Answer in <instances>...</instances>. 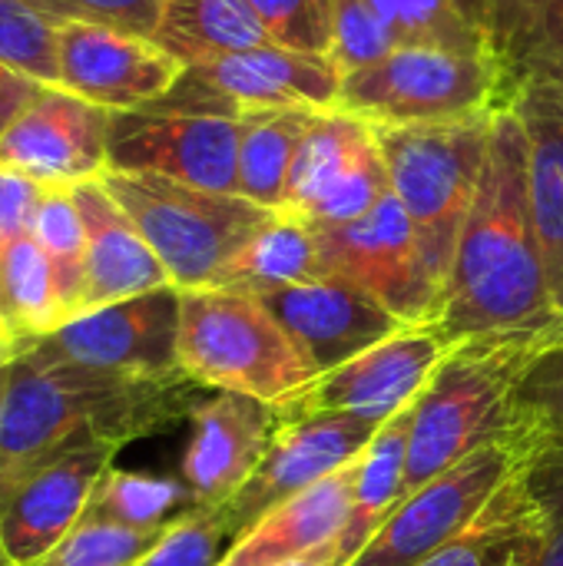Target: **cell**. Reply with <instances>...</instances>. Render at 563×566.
<instances>
[{
  "label": "cell",
  "mask_w": 563,
  "mask_h": 566,
  "mask_svg": "<svg viewBox=\"0 0 563 566\" xmlns=\"http://www.w3.org/2000/svg\"><path fill=\"white\" fill-rule=\"evenodd\" d=\"M202 391L186 371L123 375L17 355L0 401V488L70 451L149 438L189 418Z\"/></svg>",
  "instance_id": "cell-1"
},
{
  "label": "cell",
  "mask_w": 563,
  "mask_h": 566,
  "mask_svg": "<svg viewBox=\"0 0 563 566\" xmlns=\"http://www.w3.org/2000/svg\"><path fill=\"white\" fill-rule=\"evenodd\" d=\"M544 255L528 189V136L511 106L494 113L491 149L458 239L438 328L458 338L551 322Z\"/></svg>",
  "instance_id": "cell-2"
},
{
  "label": "cell",
  "mask_w": 563,
  "mask_h": 566,
  "mask_svg": "<svg viewBox=\"0 0 563 566\" xmlns=\"http://www.w3.org/2000/svg\"><path fill=\"white\" fill-rule=\"evenodd\" d=\"M557 345H563V315L458 338L415 405L405 491L425 488L431 478L501 438L514 424L528 375Z\"/></svg>",
  "instance_id": "cell-3"
},
{
  "label": "cell",
  "mask_w": 563,
  "mask_h": 566,
  "mask_svg": "<svg viewBox=\"0 0 563 566\" xmlns=\"http://www.w3.org/2000/svg\"><path fill=\"white\" fill-rule=\"evenodd\" d=\"M494 113L451 123L372 126L388 169L392 192L402 199L415 226L418 249L428 279L441 292V305L458 239L475 206L481 172L488 163Z\"/></svg>",
  "instance_id": "cell-4"
},
{
  "label": "cell",
  "mask_w": 563,
  "mask_h": 566,
  "mask_svg": "<svg viewBox=\"0 0 563 566\" xmlns=\"http://www.w3.org/2000/svg\"><path fill=\"white\" fill-rule=\"evenodd\" d=\"M100 182L143 232L179 292L219 289L232 259L275 219L272 209L246 196L209 192L153 172L106 169Z\"/></svg>",
  "instance_id": "cell-5"
},
{
  "label": "cell",
  "mask_w": 563,
  "mask_h": 566,
  "mask_svg": "<svg viewBox=\"0 0 563 566\" xmlns=\"http://www.w3.org/2000/svg\"><path fill=\"white\" fill-rule=\"evenodd\" d=\"M176 358L202 388L239 391L265 405L319 378L262 298L226 289L183 292Z\"/></svg>",
  "instance_id": "cell-6"
},
{
  "label": "cell",
  "mask_w": 563,
  "mask_h": 566,
  "mask_svg": "<svg viewBox=\"0 0 563 566\" xmlns=\"http://www.w3.org/2000/svg\"><path fill=\"white\" fill-rule=\"evenodd\" d=\"M551 441L554 438H548L538 421L518 411L501 438L411 491L348 566H421L465 534Z\"/></svg>",
  "instance_id": "cell-7"
},
{
  "label": "cell",
  "mask_w": 563,
  "mask_h": 566,
  "mask_svg": "<svg viewBox=\"0 0 563 566\" xmlns=\"http://www.w3.org/2000/svg\"><path fill=\"white\" fill-rule=\"evenodd\" d=\"M511 106V76L494 50L398 46L342 76L338 106L372 126L451 123Z\"/></svg>",
  "instance_id": "cell-8"
},
{
  "label": "cell",
  "mask_w": 563,
  "mask_h": 566,
  "mask_svg": "<svg viewBox=\"0 0 563 566\" xmlns=\"http://www.w3.org/2000/svg\"><path fill=\"white\" fill-rule=\"evenodd\" d=\"M342 70L332 56L299 53L279 43L229 53L219 60L192 63L176 86L146 109L169 113H209L239 119L249 109H312L325 113L338 106Z\"/></svg>",
  "instance_id": "cell-9"
},
{
  "label": "cell",
  "mask_w": 563,
  "mask_h": 566,
  "mask_svg": "<svg viewBox=\"0 0 563 566\" xmlns=\"http://www.w3.org/2000/svg\"><path fill=\"white\" fill-rule=\"evenodd\" d=\"M329 279L372 295L405 325H438L441 292L428 279L415 226L395 192L342 226H312Z\"/></svg>",
  "instance_id": "cell-10"
},
{
  "label": "cell",
  "mask_w": 563,
  "mask_h": 566,
  "mask_svg": "<svg viewBox=\"0 0 563 566\" xmlns=\"http://www.w3.org/2000/svg\"><path fill=\"white\" fill-rule=\"evenodd\" d=\"M451 342L438 325H402L375 348L319 375L302 391L272 405L279 424L312 415H362L378 424L411 408L428 388Z\"/></svg>",
  "instance_id": "cell-11"
},
{
  "label": "cell",
  "mask_w": 563,
  "mask_h": 566,
  "mask_svg": "<svg viewBox=\"0 0 563 566\" xmlns=\"http://www.w3.org/2000/svg\"><path fill=\"white\" fill-rule=\"evenodd\" d=\"M392 192L372 123L345 113H315L295 153L282 212L312 226H342L372 212Z\"/></svg>",
  "instance_id": "cell-12"
},
{
  "label": "cell",
  "mask_w": 563,
  "mask_h": 566,
  "mask_svg": "<svg viewBox=\"0 0 563 566\" xmlns=\"http://www.w3.org/2000/svg\"><path fill=\"white\" fill-rule=\"evenodd\" d=\"M179 305H183V292L166 285V289L86 312L66 322L63 328H56L53 335L30 342L17 355L50 361V365L96 368V371L173 375V371H183L176 358Z\"/></svg>",
  "instance_id": "cell-13"
},
{
  "label": "cell",
  "mask_w": 563,
  "mask_h": 566,
  "mask_svg": "<svg viewBox=\"0 0 563 566\" xmlns=\"http://www.w3.org/2000/svg\"><path fill=\"white\" fill-rule=\"evenodd\" d=\"M110 169L239 196V119L169 109L113 113Z\"/></svg>",
  "instance_id": "cell-14"
},
{
  "label": "cell",
  "mask_w": 563,
  "mask_h": 566,
  "mask_svg": "<svg viewBox=\"0 0 563 566\" xmlns=\"http://www.w3.org/2000/svg\"><path fill=\"white\" fill-rule=\"evenodd\" d=\"M378 431H382L378 421L362 415H342V411L279 424L252 478L219 507L229 527L236 531V541L289 497L355 464Z\"/></svg>",
  "instance_id": "cell-15"
},
{
  "label": "cell",
  "mask_w": 563,
  "mask_h": 566,
  "mask_svg": "<svg viewBox=\"0 0 563 566\" xmlns=\"http://www.w3.org/2000/svg\"><path fill=\"white\" fill-rule=\"evenodd\" d=\"M183 70L149 36L76 20L56 27V86L110 113L153 106L176 86Z\"/></svg>",
  "instance_id": "cell-16"
},
{
  "label": "cell",
  "mask_w": 563,
  "mask_h": 566,
  "mask_svg": "<svg viewBox=\"0 0 563 566\" xmlns=\"http://www.w3.org/2000/svg\"><path fill=\"white\" fill-rule=\"evenodd\" d=\"M113 113L63 90L46 86L3 133L0 166L40 186H80L110 169Z\"/></svg>",
  "instance_id": "cell-17"
},
{
  "label": "cell",
  "mask_w": 563,
  "mask_h": 566,
  "mask_svg": "<svg viewBox=\"0 0 563 566\" xmlns=\"http://www.w3.org/2000/svg\"><path fill=\"white\" fill-rule=\"evenodd\" d=\"M116 451L113 444H90L0 488V544L17 564L43 560L83 521L90 494L113 468Z\"/></svg>",
  "instance_id": "cell-18"
},
{
  "label": "cell",
  "mask_w": 563,
  "mask_h": 566,
  "mask_svg": "<svg viewBox=\"0 0 563 566\" xmlns=\"http://www.w3.org/2000/svg\"><path fill=\"white\" fill-rule=\"evenodd\" d=\"M189 421L179 478L199 507H222L265 458L279 431L275 408L239 391H216L192 408Z\"/></svg>",
  "instance_id": "cell-19"
},
{
  "label": "cell",
  "mask_w": 563,
  "mask_h": 566,
  "mask_svg": "<svg viewBox=\"0 0 563 566\" xmlns=\"http://www.w3.org/2000/svg\"><path fill=\"white\" fill-rule=\"evenodd\" d=\"M289 338L302 348L315 375H325L355 355L395 335L405 322L342 279L292 285L262 298Z\"/></svg>",
  "instance_id": "cell-20"
},
{
  "label": "cell",
  "mask_w": 563,
  "mask_h": 566,
  "mask_svg": "<svg viewBox=\"0 0 563 566\" xmlns=\"http://www.w3.org/2000/svg\"><path fill=\"white\" fill-rule=\"evenodd\" d=\"M73 199L86 229V285L80 315L169 285L163 262L100 179L73 186Z\"/></svg>",
  "instance_id": "cell-21"
},
{
  "label": "cell",
  "mask_w": 563,
  "mask_h": 566,
  "mask_svg": "<svg viewBox=\"0 0 563 566\" xmlns=\"http://www.w3.org/2000/svg\"><path fill=\"white\" fill-rule=\"evenodd\" d=\"M528 136V189L551 302L563 315V86L524 80L511 93Z\"/></svg>",
  "instance_id": "cell-22"
},
{
  "label": "cell",
  "mask_w": 563,
  "mask_h": 566,
  "mask_svg": "<svg viewBox=\"0 0 563 566\" xmlns=\"http://www.w3.org/2000/svg\"><path fill=\"white\" fill-rule=\"evenodd\" d=\"M358 464V461H355ZM355 464L289 497L256 521L222 557L219 566H279L342 537L352 504Z\"/></svg>",
  "instance_id": "cell-23"
},
{
  "label": "cell",
  "mask_w": 563,
  "mask_h": 566,
  "mask_svg": "<svg viewBox=\"0 0 563 566\" xmlns=\"http://www.w3.org/2000/svg\"><path fill=\"white\" fill-rule=\"evenodd\" d=\"M531 468L518 474L465 534L421 566H541L551 527L528 488Z\"/></svg>",
  "instance_id": "cell-24"
},
{
  "label": "cell",
  "mask_w": 563,
  "mask_h": 566,
  "mask_svg": "<svg viewBox=\"0 0 563 566\" xmlns=\"http://www.w3.org/2000/svg\"><path fill=\"white\" fill-rule=\"evenodd\" d=\"M415 405L398 411L392 421H385L375 441L365 448V454L355 464L348 521L338 537L342 566H348L362 554V547L375 537V531L392 517V511L408 494L405 478H408V434H411Z\"/></svg>",
  "instance_id": "cell-25"
},
{
  "label": "cell",
  "mask_w": 563,
  "mask_h": 566,
  "mask_svg": "<svg viewBox=\"0 0 563 566\" xmlns=\"http://www.w3.org/2000/svg\"><path fill=\"white\" fill-rule=\"evenodd\" d=\"M325 279L329 272L312 222L289 212H275V219L265 222L256 232V239L232 259L219 289L265 298L272 292L292 285H312Z\"/></svg>",
  "instance_id": "cell-26"
},
{
  "label": "cell",
  "mask_w": 563,
  "mask_h": 566,
  "mask_svg": "<svg viewBox=\"0 0 563 566\" xmlns=\"http://www.w3.org/2000/svg\"><path fill=\"white\" fill-rule=\"evenodd\" d=\"M153 43L192 66L269 46L272 36L249 0H166Z\"/></svg>",
  "instance_id": "cell-27"
},
{
  "label": "cell",
  "mask_w": 563,
  "mask_h": 566,
  "mask_svg": "<svg viewBox=\"0 0 563 566\" xmlns=\"http://www.w3.org/2000/svg\"><path fill=\"white\" fill-rule=\"evenodd\" d=\"M63 305L50 262L33 235L0 252V335L17 355L37 338L63 328Z\"/></svg>",
  "instance_id": "cell-28"
},
{
  "label": "cell",
  "mask_w": 563,
  "mask_h": 566,
  "mask_svg": "<svg viewBox=\"0 0 563 566\" xmlns=\"http://www.w3.org/2000/svg\"><path fill=\"white\" fill-rule=\"evenodd\" d=\"M312 109H249L239 116V196L282 212L285 186Z\"/></svg>",
  "instance_id": "cell-29"
},
{
  "label": "cell",
  "mask_w": 563,
  "mask_h": 566,
  "mask_svg": "<svg viewBox=\"0 0 563 566\" xmlns=\"http://www.w3.org/2000/svg\"><path fill=\"white\" fill-rule=\"evenodd\" d=\"M199 511L183 478H159L110 468L83 511V524H110L126 531H166L186 514Z\"/></svg>",
  "instance_id": "cell-30"
},
{
  "label": "cell",
  "mask_w": 563,
  "mask_h": 566,
  "mask_svg": "<svg viewBox=\"0 0 563 566\" xmlns=\"http://www.w3.org/2000/svg\"><path fill=\"white\" fill-rule=\"evenodd\" d=\"M30 235L37 239V245L50 262L63 318L73 322L80 315L83 285H86V229H83L80 206L73 199V186L43 189Z\"/></svg>",
  "instance_id": "cell-31"
},
{
  "label": "cell",
  "mask_w": 563,
  "mask_h": 566,
  "mask_svg": "<svg viewBox=\"0 0 563 566\" xmlns=\"http://www.w3.org/2000/svg\"><path fill=\"white\" fill-rule=\"evenodd\" d=\"M398 46H438L458 53L494 50L461 0H372Z\"/></svg>",
  "instance_id": "cell-32"
},
{
  "label": "cell",
  "mask_w": 563,
  "mask_h": 566,
  "mask_svg": "<svg viewBox=\"0 0 563 566\" xmlns=\"http://www.w3.org/2000/svg\"><path fill=\"white\" fill-rule=\"evenodd\" d=\"M56 27L37 0H0V60L56 86Z\"/></svg>",
  "instance_id": "cell-33"
},
{
  "label": "cell",
  "mask_w": 563,
  "mask_h": 566,
  "mask_svg": "<svg viewBox=\"0 0 563 566\" xmlns=\"http://www.w3.org/2000/svg\"><path fill=\"white\" fill-rule=\"evenodd\" d=\"M166 531H126V527L80 521L33 566H136L163 541Z\"/></svg>",
  "instance_id": "cell-34"
},
{
  "label": "cell",
  "mask_w": 563,
  "mask_h": 566,
  "mask_svg": "<svg viewBox=\"0 0 563 566\" xmlns=\"http://www.w3.org/2000/svg\"><path fill=\"white\" fill-rule=\"evenodd\" d=\"M232 544L236 531L226 514L219 507H199L176 521L136 566H219Z\"/></svg>",
  "instance_id": "cell-35"
},
{
  "label": "cell",
  "mask_w": 563,
  "mask_h": 566,
  "mask_svg": "<svg viewBox=\"0 0 563 566\" xmlns=\"http://www.w3.org/2000/svg\"><path fill=\"white\" fill-rule=\"evenodd\" d=\"M272 43L299 53L332 56L335 0H249Z\"/></svg>",
  "instance_id": "cell-36"
},
{
  "label": "cell",
  "mask_w": 563,
  "mask_h": 566,
  "mask_svg": "<svg viewBox=\"0 0 563 566\" xmlns=\"http://www.w3.org/2000/svg\"><path fill=\"white\" fill-rule=\"evenodd\" d=\"M398 50L392 30L372 7V0H335V40L332 60L342 73L372 66Z\"/></svg>",
  "instance_id": "cell-37"
},
{
  "label": "cell",
  "mask_w": 563,
  "mask_h": 566,
  "mask_svg": "<svg viewBox=\"0 0 563 566\" xmlns=\"http://www.w3.org/2000/svg\"><path fill=\"white\" fill-rule=\"evenodd\" d=\"M37 7L46 10L56 23H100L153 40L166 0H37Z\"/></svg>",
  "instance_id": "cell-38"
},
{
  "label": "cell",
  "mask_w": 563,
  "mask_h": 566,
  "mask_svg": "<svg viewBox=\"0 0 563 566\" xmlns=\"http://www.w3.org/2000/svg\"><path fill=\"white\" fill-rule=\"evenodd\" d=\"M518 411L538 421L548 431V438L563 441V345L551 348L534 365L518 395Z\"/></svg>",
  "instance_id": "cell-39"
},
{
  "label": "cell",
  "mask_w": 563,
  "mask_h": 566,
  "mask_svg": "<svg viewBox=\"0 0 563 566\" xmlns=\"http://www.w3.org/2000/svg\"><path fill=\"white\" fill-rule=\"evenodd\" d=\"M524 80H544L563 86V0H548L531 30L524 56L514 70V90Z\"/></svg>",
  "instance_id": "cell-40"
},
{
  "label": "cell",
  "mask_w": 563,
  "mask_h": 566,
  "mask_svg": "<svg viewBox=\"0 0 563 566\" xmlns=\"http://www.w3.org/2000/svg\"><path fill=\"white\" fill-rule=\"evenodd\" d=\"M528 488L541 504L551 537L541 566H563V441H551L528 474Z\"/></svg>",
  "instance_id": "cell-41"
},
{
  "label": "cell",
  "mask_w": 563,
  "mask_h": 566,
  "mask_svg": "<svg viewBox=\"0 0 563 566\" xmlns=\"http://www.w3.org/2000/svg\"><path fill=\"white\" fill-rule=\"evenodd\" d=\"M548 0H488V36L494 53L504 60L514 93V70L524 56L531 30L541 17Z\"/></svg>",
  "instance_id": "cell-42"
},
{
  "label": "cell",
  "mask_w": 563,
  "mask_h": 566,
  "mask_svg": "<svg viewBox=\"0 0 563 566\" xmlns=\"http://www.w3.org/2000/svg\"><path fill=\"white\" fill-rule=\"evenodd\" d=\"M43 189L46 186H40L37 179L0 166V252L30 235Z\"/></svg>",
  "instance_id": "cell-43"
},
{
  "label": "cell",
  "mask_w": 563,
  "mask_h": 566,
  "mask_svg": "<svg viewBox=\"0 0 563 566\" xmlns=\"http://www.w3.org/2000/svg\"><path fill=\"white\" fill-rule=\"evenodd\" d=\"M46 90V83L27 76L23 70L0 60V133Z\"/></svg>",
  "instance_id": "cell-44"
},
{
  "label": "cell",
  "mask_w": 563,
  "mask_h": 566,
  "mask_svg": "<svg viewBox=\"0 0 563 566\" xmlns=\"http://www.w3.org/2000/svg\"><path fill=\"white\" fill-rule=\"evenodd\" d=\"M279 566H342V551H338V541H332V544H322V547H315L302 557H292Z\"/></svg>",
  "instance_id": "cell-45"
},
{
  "label": "cell",
  "mask_w": 563,
  "mask_h": 566,
  "mask_svg": "<svg viewBox=\"0 0 563 566\" xmlns=\"http://www.w3.org/2000/svg\"><path fill=\"white\" fill-rule=\"evenodd\" d=\"M461 7L468 10V17L488 33V0H461Z\"/></svg>",
  "instance_id": "cell-46"
},
{
  "label": "cell",
  "mask_w": 563,
  "mask_h": 566,
  "mask_svg": "<svg viewBox=\"0 0 563 566\" xmlns=\"http://www.w3.org/2000/svg\"><path fill=\"white\" fill-rule=\"evenodd\" d=\"M10 361H13V358L0 355V401H3V385H7V368H10Z\"/></svg>",
  "instance_id": "cell-47"
},
{
  "label": "cell",
  "mask_w": 563,
  "mask_h": 566,
  "mask_svg": "<svg viewBox=\"0 0 563 566\" xmlns=\"http://www.w3.org/2000/svg\"><path fill=\"white\" fill-rule=\"evenodd\" d=\"M0 566H20L13 557H10V554H7V547H3V544H0Z\"/></svg>",
  "instance_id": "cell-48"
},
{
  "label": "cell",
  "mask_w": 563,
  "mask_h": 566,
  "mask_svg": "<svg viewBox=\"0 0 563 566\" xmlns=\"http://www.w3.org/2000/svg\"><path fill=\"white\" fill-rule=\"evenodd\" d=\"M0 355H7V358H13V352L7 348V342H3V335H0Z\"/></svg>",
  "instance_id": "cell-49"
}]
</instances>
